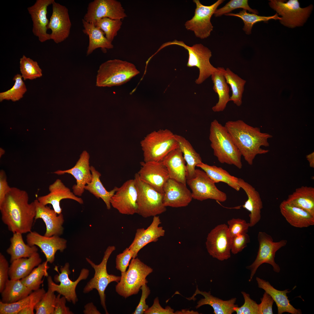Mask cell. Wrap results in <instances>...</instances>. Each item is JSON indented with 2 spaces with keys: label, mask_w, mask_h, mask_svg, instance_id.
<instances>
[{
  "label": "cell",
  "mask_w": 314,
  "mask_h": 314,
  "mask_svg": "<svg viewBox=\"0 0 314 314\" xmlns=\"http://www.w3.org/2000/svg\"><path fill=\"white\" fill-rule=\"evenodd\" d=\"M29 197L25 190L11 187L0 204L3 222L13 233L22 234L31 231L36 214L35 203H28Z\"/></svg>",
  "instance_id": "1"
},
{
  "label": "cell",
  "mask_w": 314,
  "mask_h": 314,
  "mask_svg": "<svg viewBox=\"0 0 314 314\" xmlns=\"http://www.w3.org/2000/svg\"><path fill=\"white\" fill-rule=\"evenodd\" d=\"M224 126L242 156L249 165L253 164L257 155L269 151L261 147H268V139L272 136L261 132L260 128L252 126L241 120L228 121Z\"/></svg>",
  "instance_id": "2"
},
{
  "label": "cell",
  "mask_w": 314,
  "mask_h": 314,
  "mask_svg": "<svg viewBox=\"0 0 314 314\" xmlns=\"http://www.w3.org/2000/svg\"><path fill=\"white\" fill-rule=\"evenodd\" d=\"M209 139L214 155L220 163L242 168L241 154L224 126L216 119L211 123Z\"/></svg>",
  "instance_id": "3"
},
{
  "label": "cell",
  "mask_w": 314,
  "mask_h": 314,
  "mask_svg": "<svg viewBox=\"0 0 314 314\" xmlns=\"http://www.w3.org/2000/svg\"><path fill=\"white\" fill-rule=\"evenodd\" d=\"M145 162L162 161L172 150L179 147L175 134L165 129L153 131L140 142Z\"/></svg>",
  "instance_id": "4"
},
{
  "label": "cell",
  "mask_w": 314,
  "mask_h": 314,
  "mask_svg": "<svg viewBox=\"0 0 314 314\" xmlns=\"http://www.w3.org/2000/svg\"><path fill=\"white\" fill-rule=\"evenodd\" d=\"M140 73L133 64L119 59L107 60L98 70L96 85L111 87L123 84Z\"/></svg>",
  "instance_id": "5"
},
{
  "label": "cell",
  "mask_w": 314,
  "mask_h": 314,
  "mask_svg": "<svg viewBox=\"0 0 314 314\" xmlns=\"http://www.w3.org/2000/svg\"><path fill=\"white\" fill-rule=\"evenodd\" d=\"M153 271L137 257L132 258L128 270L121 273L120 280L115 286L116 292L125 298L137 294L142 286L148 283L146 278Z\"/></svg>",
  "instance_id": "6"
},
{
  "label": "cell",
  "mask_w": 314,
  "mask_h": 314,
  "mask_svg": "<svg viewBox=\"0 0 314 314\" xmlns=\"http://www.w3.org/2000/svg\"><path fill=\"white\" fill-rule=\"evenodd\" d=\"M172 45L182 47L187 50L188 53L187 66L197 67L199 69V75L195 81L196 83H201L213 72L217 70V68L214 67L210 62V59L212 55L211 51L201 44H196L189 46L183 41L175 40L164 43L158 50L160 51L166 47Z\"/></svg>",
  "instance_id": "7"
},
{
  "label": "cell",
  "mask_w": 314,
  "mask_h": 314,
  "mask_svg": "<svg viewBox=\"0 0 314 314\" xmlns=\"http://www.w3.org/2000/svg\"><path fill=\"white\" fill-rule=\"evenodd\" d=\"M134 179L138 192V214L147 218L165 212L166 207L163 203L164 194L142 180L137 173L135 174Z\"/></svg>",
  "instance_id": "8"
},
{
  "label": "cell",
  "mask_w": 314,
  "mask_h": 314,
  "mask_svg": "<svg viewBox=\"0 0 314 314\" xmlns=\"http://www.w3.org/2000/svg\"><path fill=\"white\" fill-rule=\"evenodd\" d=\"M115 249L114 246L108 247L104 252L101 262L98 265H96L89 258H86L87 262L94 268L95 273L94 277L87 283L84 287L83 292L87 293L94 289L97 290L100 297L101 304L106 314L108 313L106 305L105 290L110 283L113 281L117 283L121 279V276L109 274L107 270L108 259Z\"/></svg>",
  "instance_id": "9"
},
{
  "label": "cell",
  "mask_w": 314,
  "mask_h": 314,
  "mask_svg": "<svg viewBox=\"0 0 314 314\" xmlns=\"http://www.w3.org/2000/svg\"><path fill=\"white\" fill-rule=\"evenodd\" d=\"M269 4L282 17L280 22L290 28L303 25L309 16L313 6L311 5L301 8L297 0H289L286 2L281 0H271Z\"/></svg>",
  "instance_id": "10"
},
{
  "label": "cell",
  "mask_w": 314,
  "mask_h": 314,
  "mask_svg": "<svg viewBox=\"0 0 314 314\" xmlns=\"http://www.w3.org/2000/svg\"><path fill=\"white\" fill-rule=\"evenodd\" d=\"M258 239L259 246L256 258L252 264L246 267L251 271L249 281L252 280L258 268L264 263L271 265L274 272H279L280 268L274 261L276 253L286 246L287 243V240H285L274 242L270 235L264 232H259Z\"/></svg>",
  "instance_id": "11"
},
{
  "label": "cell",
  "mask_w": 314,
  "mask_h": 314,
  "mask_svg": "<svg viewBox=\"0 0 314 314\" xmlns=\"http://www.w3.org/2000/svg\"><path fill=\"white\" fill-rule=\"evenodd\" d=\"M224 0H218L210 6L202 4L199 0H193L196 4L195 14L192 18L187 21L185 28L194 32L195 36L201 39L208 37L213 30L210 19L218 6Z\"/></svg>",
  "instance_id": "12"
},
{
  "label": "cell",
  "mask_w": 314,
  "mask_h": 314,
  "mask_svg": "<svg viewBox=\"0 0 314 314\" xmlns=\"http://www.w3.org/2000/svg\"><path fill=\"white\" fill-rule=\"evenodd\" d=\"M60 270L61 273H59L58 275L56 274L54 277L55 282H60V284H56L53 282L51 276H48L47 279L48 288L53 292H58L65 297L68 301L75 304L78 300L76 292V287L80 281L88 278L89 270L83 268L77 279L73 281L69 277L71 272L69 263H66L63 267L60 268Z\"/></svg>",
  "instance_id": "13"
},
{
  "label": "cell",
  "mask_w": 314,
  "mask_h": 314,
  "mask_svg": "<svg viewBox=\"0 0 314 314\" xmlns=\"http://www.w3.org/2000/svg\"><path fill=\"white\" fill-rule=\"evenodd\" d=\"M215 183L204 171L199 169H195L194 177L187 180L193 199L200 201L210 199L225 201L227 198L226 194L218 189Z\"/></svg>",
  "instance_id": "14"
},
{
  "label": "cell",
  "mask_w": 314,
  "mask_h": 314,
  "mask_svg": "<svg viewBox=\"0 0 314 314\" xmlns=\"http://www.w3.org/2000/svg\"><path fill=\"white\" fill-rule=\"evenodd\" d=\"M232 240L227 225L223 224L217 225L207 235L206 245L208 252L213 258L219 260L228 259L231 256Z\"/></svg>",
  "instance_id": "15"
},
{
  "label": "cell",
  "mask_w": 314,
  "mask_h": 314,
  "mask_svg": "<svg viewBox=\"0 0 314 314\" xmlns=\"http://www.w3.org/2000/svg\"><path fill=\"white\" fill-rule=\"evenodd\" d=\"M127 17L121 2L116 0H94L88 5L83 19L89 23L104 17L124 19Z\"/></svg>",
  "instance_id": "16"
},
{
  "label": "cell",
  "mask_w": 314,
  "mask_h": 314,
  "mask_svg": "<svg viewBox=\"0 0 314 314\" xmlns=\"http://www.w3.org/2000/svg\"><path fill=\"white\" fill-rule=\"evenodd\" d=\"M138 192L134 180L130 179L117 189L112 197L111 206L121 214H138Z\"/></svg>",
  "instance_id": "17"
},
{
  "label": "cell",
  "mask_w": 314,
  "mask_h": 314,
  "mask_svg": "<svg viewBox=\"0 0 314 314\" xmlns=\"http://www.w3.org/2000/svg\"><path fill=\"white\" fill-rule=\"evenodd\" d=\"M52 12L47 26L51 30L50 40L60 43L69 36L72 23L67 8L54 1L52 4Z\"/></svg>",
  "instance_id": "18"
},
{
  "label": "cell",
  "mask_w": 314,
  "mask_h": 314,
  "mask_svg": "<svg viewBox=\"0 0 314 314\" xmlns=\"http://www.w3.org/2000/svg\"><path fill=\"white\" fill-rule=\"evenodd\" d=\"M90 155L86 151H83L75 165L67 170H58L53 172L58 175L68 174L72 175L76 180V184L72 187L73 192L76 196H81L85 190V186L92 180V176L90 165Z\"/></svg>",
  "instance_id": "19"
},
{
  "label": "cell",
  "mask_w": 314,
  "mask_h": 314,
  "mask_svg": "<svg viewBox=\"0 0 314 314\" xmlns=\"http://www.w3.org/2000/svg\"><path fill=\"white\" fill-rule=\"evenodd\" d=\"M26 241L30 246L38 247L44 254L46 261L51 263L54 261L57 251L63 252L67 246V240L59 236L47 237L35 231L28 233L26 236Z\"/></svg>",
  "instance_id": "20"
},
{
  "label": "cell",
  "mask_w": 314,
  "mask_h": 314,
  "mask_svg": "<svg viewBox=\"0 0 314 314\" xmlns=\"http://www.w3.org/2000/svg\"><path fill=\"white\" fill-rule=\"evenodd\" d=\"M140 164V169L137 173L140 179L164 194V186L170 178L167 169L163 162L143 161Z\"/></svg>",
  "instance_id": "21"
},
{
  "label": "cell",
  "mask_w": 314,
  "mask_h": 314,
  "mask_svg": "<svg viewBox=\"0 0 314 314\" xmlns=\"http://www.w3.org/2000/svg\"><path fill=\"white\" fill-rule=\"evenodd\" d=\"M54 1L37 0L33 5L27 8L33 22V33L41 42L50 40V34L47 33L49 22L47 16V9Z\"/></svg>",
  "instance_id": "22"
},
{
  "label": "cell",
  "mask_w": 314,
  "mask_h": 314,
  "mask_svg": "<svg viewBox=\"0 0 314 314\" xmlns=\"http://www.w3.org/2000/svg\"><path fill=\"white\" fill-rule=\"evenodd\" d=\"M163 203L166 207H185L193 199L192 193L186 185L170 178L163 187Z\"/></svg>",
  "instance_id": "23"
},
{
  "label": "cell",
  "mask_w": 314,
  "mask_h": 314,
  "mask_svg": "<svg viewBox=\"0 0 314 314\" xmlns=\"http://www.w3.org/2000/svg\"><path fill=\"white\" fill-rule=\"evenodd\" d=\"M161 223L159 216H154L147 228L136 230L134 239L129 247L133 253V258L137 257L139 251L147 244L156 242L160 238L164 236L165 231L162 226H160Z\"/></svg>",
  "instance_id": "24"
},
{
  "label": "cell",
  "mask_w": 314,
  "mask_h": 314,
  "mask_svg": "<svg viewBox=\"0 0 314 314\" xmlns=\"http://www.w3.org/2000/svg\"><path fill=\"white\" fill-rule=\"evenodd\" d=\"M49 194L39 197L37 199L43 205L51 204L53 209L58 215L62 213L60 202L63 199H69L74 200L80 204L83 203V199L75 195L60 179H57L49 185Z\"/></svg>",
  "instance_id": "25"
},
{
  "label": "cell",
  "mask_w": 314,
  "mask_h": 314,
  "mask_svg": "<svg viewBox=\"0 0 314 314\" xmlns=\"http://www.w3.org/2000/svg\"><path fill=\"white\" fill-rule=\"evenodd\" d=\"M34 201L36 208L35 220L41 219L46 225V231L44 235L50 237L62 235L64 229L63 225L64 221L62 213L58 215L53 209L41 204L37 199Z\"/></svg>",
  "instance_id": "26"
},
{
  "label": "cell",
  "mask_w": 314,
  "mask_h": 314,
  "mask_svg": "<svg viewBox=\"0 0 314 314\" xmlns=\"http://www.w3.org/2000/svg\"><path fill=\"white\" fill-rule=\"evenodd\" d=\"M238 183L247 196V200L242 206L250 212L249 226L253 227L261 219L263 205L260 194L252 186L241 178H238Z\"/></svg>",
  "instance_id": "27"
},
{
  "label": "cell",
  "mask_w": 314,
  "mask_h": 314,
  "mask_svg": "<svg viewBox=\"0 0 314 314\" xmlns=\"http://www.w3.org/2000/svg\"><path fill=\"white\" fill-rule=\"evenodd\" d=\"M280 212L292 226L298 228L309 227L314 225V216L306 210L288 203L286 200L279 206Z\"/></svg>",
  "instance_id": "28"
},
{
  "label": "cell",
  "mask_w": 314,
  "mask_h": 314,
  "mask_svg": "<svg viewBox=\"0 0 314 314\" xmlns=\"http://www.w3.org/2000/svg\"><path fill=\"white\" fill-rule=\"evenodd\" d=\"M162 161L167 169L170 178L186 185V162L179 147L170 151Z\"/></svg>",
  "instance_id": "29"
},
{
  "label": "cell",
  "mask_w": 314,
  "mask_h": 314,
  "mask_svg": "<svg viewBox=\"0 0 314 314\" xmlns=\"http://www.w3.org/2000/svg\"><path fill=\"white\" fill-rule=\"evenodd\" d=\"M258 287L265 291L272 297L277 307L278 314L288 312L292 314H301V310L295 308L290 303L287 294L290 292L288 289L279 290L275 289L268 281L256 277Z\"/></svg>",
  "instance_id": "30"
},
{
  "label": "cell",
  "mask_w": 314,
  "mask_h": 314,
  "mask_svg": "<svg viewBox=\"0 0 314 314\" xmlns=\"http://www.w3.org/2000/svg\"><path fill=\"white\" fill-rule=\"evenodd\" d=\"M197 294L202 295L204 298L201 299L197 302L195 307L196 309L203 305H208L212 307L215 314H231L235 312L234 308L238 306L235 304L236 300V298L223 300L212 295L210 291L206 292L200 291L197 287L193 295L187 299L189 300L195 299V297Z\"/></svg>",
  "instance_id": "31"
},
{
  "label": "cell",
  "mask_w": 314,
  "mask_h": 314,
  "mask_svg": "<svg viewBox=\"0 0 314 314\" xmlns=\"http://www.w3.org/2000/svg\"><path fill=\"white\" fill-rule=\"evenodd\" d=\"M42 259L36 252L29 258L15 260L9 267V276L10 279L21 280L28 276L36 266L41 263Z\"/></svg>",
  "instance_id": "32"
},
{
  "label": "cell",
  "mask_w": 314,
  "mask_h": 314,
  "mask_svg": "<svg viewBox=\"0 0 314 314\" xmlns=\"http://www.w3.org/2000/svg\"><path fill=\"white\" fill-rule=\"evenodd\" d=\"M83 33L89 37V42L87 47V55L91 54L97 49H110L113 48L112 43L107 39L104 33L96 27L93 23H89L82 19Z\"/></svg>",
  "instance_id": "33"
},
{
  "label": "cell",
  "mask_w": 314,
  "mask_h": 314,
  "mask_svg": "<svg viewBox=\"0 0 314 314\" xmlns=\"http://www.w3.org/2000/svg\"><path fill=\"white\" fill-rule=\"evenodd\" d=\"M217 70L211 75L214 84L213 89L218 96L219 100L212 109L215 112L223 111L230 101L229 88L224 76L222 67H218Z\"/></svg>",
  "instance_id": "34"
},
{
  "label": "cell",
  "mask_w": 314,
  "mask_h": 314,
  "mask_svg": "<svg viewBox=\"0 0 314 314\" xmlns=\"http://www.w3.org/2000/svg\"><path fill=\"white\" fill-rule=\"evenodd\" d=\"M286 201L289 204L301 208L314 216V188L302 186L288 195Z\"/></svg>",
  "instance_id": "35"
},
{
  "label": "cell",
  "mask_w": 314,
  "mask_h": 314,
  "mask_svg": "<svg viewBox=\"0 0 314 314\" xmlns=\"http://www.w3.org/2000/svg\"><path fill=\"white\" fill-rule=\"evenodd\" d=\"M175 136L186 163L187 180L191 179L195 175V167L202 162L201 158L184 137L175 134Z\"/></svg>",
  "instance_id": "36"
},
{
  "label": "cell",
  "mask_w": 314,
  "mask_h": 314,
  "mask_svg": "<svg viewBox=\"0 0 314 314\" xmlns=\"http://www.w3.org/2000/svg\"><path fill=\"white\" fill-rule=\"evenodd\" d=\"M92 174L91 181L85 186V190L88 191L97 199H101L105 203L106 208L110 210L111 207V199L116 191L118 187L116 186L112 190L107 191L101 182V173L93 166H90Z\"/></svg>",
  "instance_id": "37"
},
{
  "label": "cell",
  "mask_w": 314,
  "mask_h": 314,
  "mask_svg": "<svg viewBox=\"0 0 314 314\" xmlns=\"http://www.w3.org/2000/svg\"><path fill=\"white\" fill-rule=\"evenodd\" d=\"M32 290L24 285L20 280H8L1 293L2 302L10 304L28 296Z\"/></svg>",
  "instance_id": "38"
},
{
  "label": "cell",
  "mask_w": 314,
  "mask_h": 314,
  "mask_svg": "<svg viewBox=\"0 0 314 314\" xmlns=\"http://www.w3.org/2000/svg\"><path fill=\"white\" fill-rule=\"evenodd\" d=\"M10 241V244L6 252L10 256L11 263L17 259L29 258L38 251L36 246H30L24 243L21 233H13Z\"/></svg>",
  "instance_id": "39"
},
{
  "label": "cell",
  "mask_w": 314,
  "mask_h": 314,
  "mask_svg": "<svg viewBox=\"0 0 314 314\" xmlns=\"http://www.w3.org/2000/svg\"><path fill=\"white\" fill-rule=\"evenodd\" d=\"M204 171L215 183L223 182L237 191L241 188L238 184V178L231 175L226 170L215 165H210L201 162L197 165Z\"/></svg>",
  "instance_id": "40"
},
{
  "label": "cell",
  "mask_w": 314,
  "mask_h": 314,
  "mask_svg": "<svg viewBox=\"0 0 314 314\" xmlns=\"http://www.w3.org/2000/svg\"><path fill=\"white\" fill-rule=\"evenodd\" d=\"M224 76L227 83L229 84L232 92L230 101H232L238 106L242 104V94L246 81L234 73L229 68L223 69Z\"/></svg>",
  "instance_id": "41"
},
{
  "label": "cell",
  "mask_w": 314,
  "mask_h": 314,
  "mask_svg": "<svg viewBox=\"0 0 314 314\" xmlns=\"http://www.w3.org/2000/svg\"><path fill=\"white\" fill-rule=\"evenodd\" d=\"M247 11L243 9L238 13H230L225 15L237 17L241 19L244 24L243 30L247 35L251 33L252 27L253 25L256 23L262 21L267 22L271 19L279 20L281 19V17H279L277 13L272 16H261L255 14L248 13Z\"/></svg>",
  "instance_id": "42"
},
{
  "label": "cell",
  "mask_w": 314,
  "mask_h": 314,
  "mask_svg": "<svg viewBox=\"0 0 314 314\" xmlns=\"http://www.w3.org/2000/svg\"><path fill=\"white\" fill-rule=\"evenodd\" d=\"M48 263L46 261L34 268L28 276L20 280L22 283L32 291L39 289L43 276H49L47 270L49 267Z\"/></svg>",
  "instance_id": "43"
},
{
  "label": "cell",
  "mask_w": 314,
  "mask_h": 314,
  "mask_svg": "<svg viewBox=\"0 0 314 314\" xmlns=\"http://www.w3.org/2000/svg\"><path fill=\"white\" fill-rule=\"evenodd\" d=\"M93 23L104 33L107 39L111 43L117 35L122 24L121 20L108 17L102 18Z\"/></svg>",
  "instance_id": "44"
},
{
  "label": "cell",
  "mask_w": 314,
  "mask_h": 314,
  "mask_svg": "<svg viewBox=\"0 0 314 314\" xmlns=\"http://www.w3.org/2000/svg\"><path fill=\"white\" fill-rule=\"evenodd\" d=\"M20 69L24 80H32L42 75V70L38 62L23 55L20 59Z\"/></svg>",
  "instance_id": "45"
},
{
  "label": "cell",
  "mask_w": 314,
  "mask_h": 314,
  "mask_svg": "<svg viewBox=\"0 0 314 314\" xmlns=\"http://www.w3.org/2000/svg\"><path fill=\"white\" fill-rule=\"evenodd\" d=\"M22 78V75L19 74L15 76L13 80L15 82L12 87L7 91L0 93L1 102L4 100L15 101L23 97L27 90Z\"/></svg>",
  "instance_id": "46"
},
{
  "label": "cell",
  "mask_w": 314,
  "mask_h": 314,
  "mask_svg": "<svg viewBox=\"0 0 314 314\" xmlns=\"http://www.w3.org/2000/svg\"><path fill=\"white\" fill-rule=\"evenodd\" d=\"M54 292L48 288L35 307L36 314H53L56 297Z\"/></svg>",
  "instance_id": "47"
},
{
  "label": "cell",
  "mask_w": 314,
  "mask_h": 314,
  "mask_svg": "<svg viewBox=\"0 0 314 314\" xmlns=\"http://www.w3.org/2000/svg\"><path fill=\"white\" fill-rule=\"evenodd\" d=\"M238 8H243L253 13L258 14L257 10L250 7L248 4V0H231L222 8L217 9L214 14L215 17H219L230 13L232 10Z\"/></svg>",
  "instance_id": "48"
},
{
  "label": "cell",
  "mask_w": 314,
  "mask_h": 314,
  "mask_svg": "<svg viewBox=\"0 0 314 314\" xmlns=\"http://www.w3.org/2000/svg\"><path fill=\"white\" fill-rule=\"evenodd\" d=\"M31 293L27 297L16 302L7 304L0 301V314H18L29 303Z\"/></svg>",
  "instance_id": "49"
},
{
  "label": "cell",
  "mask_w": 314,
  "mask_h": 314,
  "mask_svg": "<svg viewBox=\"0 0 314 314\" xmlns=\"http://www.w3.org/2000/svg\"><path fill=\"white\" fill-rule=\"evenodd\" d=\"M241 293L244 298V304L240 307H235L234 311L237 314H258V304L251 298L249 294L244 291Z\"/></svg>",
  "instance_id": "50"
},
{
  "label": "cell",
  "mask_w": 314,
  "mask_h": 314,
  "mask_svg": "<svg viewBox=\"0 0 314 314\" xmlns=\"http://www.w3.org/2000/svg\"><path fill=\"white\" fill-rule=\"evenodd\" d=\"M227 223L229 234L232 238L238 235L247 233L249 227V223L240 218H232Z\"/></svg>",
  "instance_id": "51"
},
{
  "label": "cell",
  "mask_w": 314,
  "mask_h": 314,
  "mask_svg": "<svg viewBox=\"0 0 314 314\" xmlns=\"http://www.w3.org/2000/svg\"><path fill=\"white\" fill-rule=\"evenodd\" d=\"M133 256V252L129 247L126 248L122 253L117 255L115 259V267L121 272V273L126 271Z\"/></svg>",
  "instance_id": "52"
},
{
  "label": "cell",
  "mask_w": 314,
  "mask_h": 314,
  "mask_svg": "<svg viewBox=\"0 0 314 314\" xmlns=\"http://www.w3.org/2000/svg\"><path fill=\"white\" fill-rule=\"evenodd\" d=\"M250 238L247 233L237 235L232 238L231 252L234 254L242 251L250 242Z\"/></svg>",
  "instance_id": "53"
},
{
  "label": "cell",
  "mask_w": 314,
  "mask_h": 314,
  "mask_svg": "<svg viewBox=\"0 0 314 314\" xmlns=\"http://www.w3.org/2000/svg\"><path fill=\"white\" fill-rule=\"evenodd\" d=\"M46 292L43 288H39L32 292L31 293V297L29 303L18 314H34V310L35 305L40 301Z\"/></svg>",
  "instance_id": "54"
},
{
  "label": "cell",
  "mask_w": 314,
  "mask_h": 314,
  "mask_svg": "<svg viewBox=\"0 0 314 314\" xmlns=\"http://www.w3.org/2000/svg\"><path fill=\"white\" fill-rule=\"evenodd\" d=\"M9 264L4 256L0 253V292L3 290L6 283L8 280Z\"/></svg>",
  "instance_id": "55"
},
{
  "label": "cell",
  "mask_w": 314,
  "mask_h": 314,
  "mask_svg": "<svg viewBox=\"0 0 314 314\" xmlns=\"http://www.w3.org/2000/svg\"><path fill=\"white\" fill-rule=\"evenodd\" d=\"M261 303L258 304V314H272V306L274 301L271 296L265 292Z\"/></svg>",
  "instance_id": "56"
},
{
  "label": "cell",
  "mask_w": 314,
  "mask_h": 314,
  "mask_svg": "<svg viewBox=\"0 0 314 314\" xmlns=\"http://www.w3.org/2000/svg\"><path fill=\"white\" fill-rule=\"evenodd\" d=\"M140 289L142 290V294L140 300L133 314H144L149 308L146 300L150 293V289L147 284H145L142 286Z\"/></svg>",
  "instance_id": "57"
},
{
  "label": "cell",
  "mask_w": 314,
  "mask_h": 314,
  "mask_svg": "<svg viewBox=\"0 0 314 314\" xmlns=\"http://www.w3.org/2000/svg\"><path fill=\"white\" fill-rule=\"evenodd\" d=\"M145 314H174V310L169 306L163 308L159 303L158 297L154 301L152 306L144 313Z\"/></svg>",
  "instance_id": "58"
},
{
  "label": "cell",
  "mask_w": 314,
  "mask_h": 314,
  "mask_svg": "<svg viewBox=\"0 0 314 314\" xmlns=\"http://www.w3.org/2000/svg\"><path fill=\"white\" fill-rule=\"evenodd\" d=\"M59 294L56 297L55 306L53 314H72L69 308L66 306V298L64 296L60 297Z\"/></svg>",
  "instance_id": "59"
},
{
  "label": "cell",
  "mask_w": 314,
  "mask_h": 314,
  "mask_svg": "<svg viewBox=\"0 0 314 314\" xmlns=\"http://www.w3.org/2000/svg\"><path fill=\"white\" fill-rule=\"evenodd\" d=\"M11 187L8 185L6 175L2 170L0 171V204L3 201L7 194L10 191Z\"/></svg>",
  "instance_id": "60"
},
{
  "label": "cell",
  "mask_w": 314,
  "mask_h": 314,
  "mask_svg": "<svg viewBox=\"0 0 314 314\" xmlns=\"http://www.w3.org/2000/svg\"><path fill=\"white\" fill-rule=\"evenodd\" d=\"M83 313L85 314H100L101 313L97 309L92 302L87 304L84 306Z\"/></svg>",
  "instance_id": "61"
},
{
  "label": "cell",
  "mask_w": 314,
  "mask_h": 314,
  "mask_svg": "<svg viewBox=\"0 0 314 314\" xmlns=\"http://www.w3.org/2000/svg\"><path fill=\"white\" fill-rule=\"evenodd\" d=\"M306 158L309 162L310 167L314 168V152L306 156Z\"/></svg>",
  "instance_id": "62"
},
{
  "label": "cell",
  "mask_w": 314,
  "mask_h": 314,
  "mask_svg": "<svg viewBox=\"0 0 314 314\" xmlns=\"http://www.w3.org/2000/svg\"><path fill=\"white\" fill-rule=\"evenodd\" d=\"M199 314L198 312L197 311H191L189 310H182L181 311H177L174 312V314Z\"/></svg>",
  "instance_id": "63"
}]
</instances>
